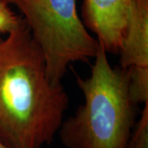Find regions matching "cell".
Instances as JSON below:
<instances>
[{
	"label": "cell",
	"mask_w": 148,
	"mask_h": 148,
	"mask_svg": "<svg viewBox=\"0 0 148 148\" xmlns=\"http://www.w3.org/2000/svg\"><path fill=\"white\" fill-rule=\"evenodd\" d=\"M69 96L48 77L44 56L26 21L0 40V143L42 148L64 121Z\"/></svg>",
	"instance_id": "cell-1"
},
{
	"label": "cell",
	"mask_w": 148,
	"mask_h": 148,
	"mask_svg": "<svg viewBox=\"0 0 148 148\" xmlns=\"http://www.w3.org/2000/svg\"><path fill=\"white\" fill-rule=\"evenodd\" d=\"M99 42V41H98ZM99 42L88 77L76 75L83 104L58 129L66 148H125L134 126L127 70L113 68Z\"/></svg>",
	"instance_id": "cell-2"
},
{
	"label": "cell",
	"mask_w": 148,
	"mask_h": 148,
	"mask_svg": "<svg viewBox=\"0 0 148 148\" xmlns=\"http://www.w3.org/2000/svg\"><path fill=\"white\" fill-rule=\"evenodd\" d=\"M24 16L41 50L49 81L61 84L69 64L95 58L99 42L77 12L76 0H4Z\"/></svg>",
	"instance_id": "cell-3"
},
{
	"label": "cell",
	"mask_w": 148,
	"mask_h": 148,
	"mask_svg": "<svg viewBox=\"0 0 148 148\" xmlns=\"http://www.w3.org/2000/svg\"><path fill=\"white\" fill-rule=\"evenodd\" d=\"M131 0H85V23L106 52L118 53L126 32Z\"/></svg>",
	"instance_id": "cell-4"
},
{
	"label": "cell",
	"mask_w": 148,
	"mask_h": 148,
	"mask_svg": "<svg viewBox=\"0 0 148 148\" xmlns=\"http://www.w3.org/2000/svg\"><path fill=\"white\" fill-rule=\"evenodd\" d=\"M131 1L130 16L119 52L121 69H148V0Z\"/></svg>",
	"instance_id": "cell-5"
},
{
	"label": "cell",
	"mask_w": 148,
	"mask_h": 148,
	"mask_svg": "<svg viewBox=\"0 0 148 148\" xmlns=\"http://www.w3.org/2000/svg\"><path fill=\"white\" fill-rule=\"evenodd\" d=\"M128 94L133 105L148 101V69H127Z\"/></svg>",
	"instance_id": "cell-6"
},
{
	"label": "cell",
	"mask_w": 148,
	"mask_h": 148,
	"mask_svg": "<svg viewBox=\"0 0 148 148\" xmlns=\"http://www.w3.org/2000/svg\"><path fill=\"white\" fill-rule=\"evenodd\" d=\"M125 148H148V101L138 121L132 127Z\"/></svg>",
	"instance_id": "cell-7"
},
{
	"label": "cell",
	"mask_w": 148,
	"mask_h": 148,
	"mask_svg": "<svg viewBox=\"0 0 148 148\" xmlns=\"http://www.w3.org/2000/svg\"><path fill=\"white\" fill-rule=\"evenodd\" d=\"M21 17L16 16L4 0H0V33L8 34L21 21Z\"/></svg>",
	"instance_id": "cell-8"
},
{
	"label": "cell",
	"mask_w": 148,
	"mask_h": 148,
	"mask_svg": "<svg viewBox=\"0 0 148 148\" xmlns=\"http://www.w3.org/2000/svg\"><path fill=\"white\" fill-rule=\"evenodd\" d=\"M0 148H8V147H7L4 146L3 144H2V143H0Z\"/></svg>",
	"instance_id": "cell-9"
}]
</instances>
